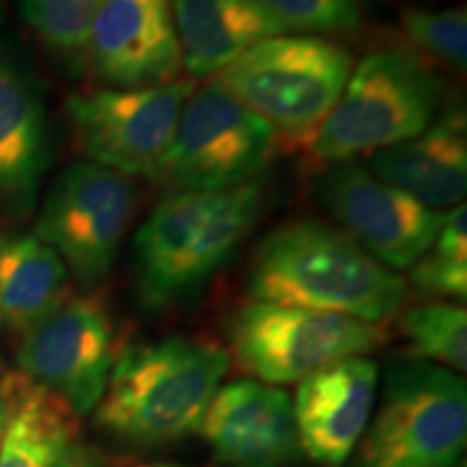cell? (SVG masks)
Returning <instances> with one entry per match:
<instances>
[{
  "label": "cell",
  "instance_id": "cell-1",
  "mask_svg": "<svg viewBox=\"0 0 467 467\" xmlns=\"http://www.w3.org/2000/svg\"><path fill=\"white\" fill-rule=\"evenodd\" d=\"M407 284L340 227L299 219L266 234L249 266L254 301L340 314L370 325L394 317Z\"/></svg>",
  "mask_w": 467,
  "mask_h": 467
},
{
  "label": "cell",
  "instance_id": "cell-2",
  "mask_svg": "<svg viewBox=\"0 0 467 467\" xmlns=\"http://www.w3.org/2000/svg\"><path fill=\"white\" fill-rule=\"evenodd\" d=\"M266 208L262 180L225 191H171L134 234L137 295L165 309L197 295L241 249Z\"/></svg>",
  "mask_w": 467,
  "mask_h": 467
},
{
  "label": "cell",
  "instance_id": "cell-3",
  "mask_svg": "<svg viewBox=\"0 0 467 467\" xmlns=\"http://www.w3.org/2000/svg\"><path fill=\"white\" fill-rule=\"evenodd\" d=\"M227 368V350L197 337L128 344L96 407L98 424L139 446L182 440L202 429Z\"/></svg>",
  "mask_w": 467,
  "mask_h": 467
},
{
  "label": "cell",
  "instance_id": "cell-4",
  "mask_svg": "<svg viewBox=\"0 0 467 467\" xmlns=\"http://www.w3.org/2000/svg\"><path fill=\"white\" fill-rule=\"evenodd\" d=\"M441 96V76L418 52L399 46L368 52L309 139V151L340 165L409 141L433 124Z\"/></svg>",
  "mask_w": 467,
  "mask_h": 467
},
{
  "label": "cell",
  "instance_id": "cell-5",
  "mask_svg": "<svg viewBox=\"0 0 467 467\" xmlns=\"http://www.w3.org/2000/svg\"><path fill=\"white\" fill-rule=\"evenodd\" d=\"M353 67V55L331 39L275 35L244 50L214 80L275 134L312 139Z\"/></svg>",
  "mask_w": 467,
  "mask_h": 467
},
{
  "label": "cell",
  "instance_id": "cell-6",
  "mask_svg": "<svg viewBox=\"0 0 467 467\" xmlns=\"http://www.w3.org/2000/svg\"><path fill=\"white\" fill-rule=\"evenodd\" d=\"M467 440L465 381L429 361L396 364L361 446V467H452Z\"/></svg>",
  "mask_w": 467,
  "mask_h": 467
},
{
  "label": "cell",
  "instance_id": "cell-7",
  "mask_svg": "<svg viewBox=\"0 0 467 467\" xmlns=\"http://www.w3.org/2000/svg\"><path fill=\"white\" fill-rule=\"evenodd\" d=\"M277 134L217 80L192 91L150 180L169 191H225L260 180Z\"/></svg>",
  "mask_w": 467,
  "mask_h": 467
},
{
  "label": "cell",
  "instance_id": "cell-8",
  "mask_svg": "<svg viewBox=\"0 0 467 467\" xmlns=\"http://www.w3.org/2000/svg\"><path fill=\"white\" fill-rule=\"evenodd\" d=\"M234 359L262 383H295L336 361L364 358L385 340L379 325L317 309L249 301L232 314Z\"/></svg>",
  "mask_w": 467,
  "mask_h": 467
},
{
  "label": "cell",
  "instance_id": "cell-9",
  "mask_svg": "<svg viewBox=\"0 0 467 467\" xmlns=\"http://www.w3.org/2000/svg\"><path fill=\"white\" fill-rule=\"evenodd\" d=\"M134 206L137 192L126 175L76 161L50 186L33 234L55 249L67 273L91 288L113 268Z\"/></svg>",
  "mask_w": 467,
  "mask_h": 467
},
{
  "label": "cell",
  "instance_id": "cell-10",
  "mask_svg": "<svg viewBox=\"0 0 467 467\" xmlns=\"http://www.w3.org/2000/svg\"><path fill=\"white\" fill-rule=\"evenodd\" d=\"M192 91V80H173L156 87H107L69 96L67 117L85 161L126 178H150L173 141Z\"/></svg>",
  "mask_w": 467,
  "mask_h": 467
},
{
  "label": "cell",
  "instance_id": "cell-11",
  "mask_svg": "<svg viewBox=\"0 0 467 467\" xmlns=\"http://www.w3.org/2000/svg\"><path fill=\"white\" fill-rule=\"evenodd\" d=\"M17 370L85 416L100 402L115 364V323L100 296H69L17 347Z\"/></svg>",
  "mask_w": 467,
  "mask_h": 467
},
{
  "label": "cell",
  "instance_id": "cell-12",
  "mask_svg": "<svg viewBox=\"0 0 467 467\" xmlns=\"http://www.w3.org/2000/svg\"><path fill=\"white\" fill-rule=\"evenodd\" d=\"M317 192L340 230L389 271L416 265L443 221V213L422 206L355 162L331 165L317 180Z\"/></svg>",
  "mask_w": 467,
  "mask_h": 467
},
{
  "label": "cell",
  "instance_id": "cell-13",
  "mask_svg": "<svg viewBox=\"0 0 467 467\" xmlns=\"http://www.w3.org/2000/svg\"><path fill=\"white\" fill-rule=\"evenodd\" d=\"M85 57L109 87L137 89L178 80L182 50L171 0H100Z\"/></svg>",
  "mask_w": 467,
  "mask_h": 467
},
{
  "label": "cell",
  "instance_id": "cell-14",
  "mask_svg": "<svg viewBox=\"0 0 467 467\" xmlns=\"http://www.w3.org/2000/svg\"><path fill=\"white\" fill-rule=\"evenodd\" d=\"M200 431L214 454L236 467H284L299 454L290 396L254 379L217 389Z\"/></svg>",
  "mask_w": 467,
  "mask_h": 467
},
{
  "label": "cell",
  "instance_id": "cell-15",
  "mask_svg": "<svg viewBox=\"0 0 467 467\" xmlns=\"http://www.w3.org/2000/svg\"><path fill=\"white\" fill-rule=\"evenodd\" d=\"M375 361L350 358L320 368L296 388L295 413L299 448L327 467H340L359 441L375 405Z\"/></svg>",
  "mask_w": 467,
  "mask_h": 467
},
{
  "label": "cell",
  "instance_id": "cell-16",
  "mask_svg": "<svg viewBox=\"0 0 467 467\" xmlns=\"http://www.w3.org/2000/svg\"><path fill=\"white\" fill-rule=\"evenodd\" d=\"M50 156L42 87L25 63L0 52V208L31 213Z\"/></svg>",
  "mask_w": 467,
  "mask_h": 467
},
{
  "label": "cell",
  "instance_id": "cell-17",
  "mask_svg": "<svg viewBox=\"0 0 467 467\" xmlns=\"http://www.w3.org/2000/svg\"><path fill=\"white\" fill-rule=\"evenodd\" d=\"M370 171L437 213L463 203L467 192L465 110L451 104L418 137L372 154Z\"/></svg>",
  "mask_w": 467,
  "mask_h": 467
},
{
  "label": "cell",
  "instance_id": "cell-18",
  "mask_svg": "<svg viewBox=\"0 0 467 467\" xmlns=\"http://www.w3.org/2000/svg\"><path fill=\"white\" fill-rule=\"evenodd\" d=\"M182 67L208 78L266 37L285 35L258 0H171Z\"/></svg>",
  "mask_w": 467,
  "mask_h": 467
},
{
  "label": "cell",
  "instance_id": "cell-19",
  "mask_svg": "<svg viewBox=\"0 0 467 467\" xmlns=\"http://www.w3.org/2000/svg\"><path fill=\"white\" fill-rule=\"evenodd\" d=\"M69 299L63 260L35 234H0V331L26 336Z\"/></svg>",
  "mask_w": 467,
  "mask_h": 467
},
{
  "label": "cell",
  "instance_id": "cell-20",
  "mask_svg": "<svg viewBox=\"0 0 467 467\" xmlns=\"http://www.w3.org/2000/svg\"><path fill=\"white\" fill-rule=\"evenodd\" d=\"M5 426L0 467H52L74 441L76 416L66 402L20 372L0 383Z\"/></svg>",
  "mask_w": 467,
  "mask_h": 467
},
{
  "label": "cell",
  "instance_id": "cell-21",
  "mask_svg": "<svg viewBox=\"0 0 467 467\" xmlns=\"http://www.w3.org/2000/svg\"><path fill=\"white\" fill-rule=\"evenodd\" d=\"M400 329L407 337L413 359L467 370V312L457 303L418 306L402 317Z\"/></svg>",
  "mask_w": 467,
  "mask_h": 467
},
{
  "label": "cell",
  "instance_id": "cell-22",
  "mask_svg": "<svg viewBox=\"0 0 467 467\" xmlns=\"http://www.w3.org/2000/svg\"><path fill=\"white\" fill-rule=\"evenodd\" d=\"M411 282L420 292L441 299L467 296V206L443 213L440 232L426 254L411 266Z\"/></svg>",
  "mask_w": 467,
  "mask_h": 467
},
{
  "label": "cell",
  "instance_id": "cell-23",
  "mask_svg": "<svg viewBox=\"0 0 467 467\" xmlns=\"http://www.w3.org/2000/svg\"><path fill=\"white\" fill-rule=\"evenodd\" d=\"M100 0H17L25 22L52 52L85 57L87 37Z\"/></svg>",
  "mask_w": 467,
  "mask_h": 467
},
{
  "label": "cell",
  "instance_id": "cell-24",
  "mask_svg": "<svg viewBox=\"0 0 467 467\" xmlns=\"http://www.w3.org/2000/svg\"><path fill=\"white\" fill-rule=\"evenodd\" d=\"M407 39L426 57L435 58L454 72L467 67V14L463 7L443 11L407 9L400 16Z\"/></svg>",
  "mask_w": 467,
  "mask_h": 467
},
{
  "label": "cell",
  "instance_id": "cell-25",
  "mask_svg": "<svg viewBox=\"0 0 467 467\" xmlns=\"http://www.w3.org/2000/svg\"><path fill=\"white\" fill-rule=\"evenodd\" d=\"M284 33L325 37L359 31L358 0H258Z\"/></svg>",
  "mask_w": 467,
  "mask_h": 467
},
{
  "label": "cell",
  "instance_id": "cell-26",
  "mask_svg": "<svg viewBox=\"0 0 467 467\" xmlns=\"http://www.w3.org/2000/svg\"><path fill=\"white\" fill-rule=\"evenodd\" d=\"M52 467H104V465L89 446H85V443H78V441H69L66 451L61 452V457L55 461V465Z\"/></svg>",
  "mask_w": 467,
  "mask_h": 467
},
{
  "label": "cell",
  "instance_id": "cell-27",
  "mask_svg": "<svg viewBox=\"0 0 467 467\" xmlns=\"http://www.w3.org/2000/svg\"><path fill=\"white\" fill-rule=\"evenodd\" d=\"M3 426H5V402H3V409H0V435H3Z\"/></svg>",
  "mask_w": 467,
  "mask_h": 467
},
{
  "label": "cell",
  "instance_id": "cell-28",
  "mask_svg": "<svg viewBox=\"0 0 467 467\" xmlns=\"http://www.w3.org/2000/svg\"><path fill=\"white\" fill-rule=\"evenodd\" d=\"M161 467H182V465H161Z\"/></svg>",
  "mask_w": 467,
  "mask_h": 467
},
{
  "label": "cell",
  "instance_id": "cell-29",
  "mask_svg": "<svg viewBox=\"0 0 467 467\" xmlns=\"http://www.w3.org/2000/svg\"><path fill=\"white\" fill-rule=\"evenodd\" d=\"M0 409H3V396H0Z\"/></svg>",
  "mask_w": 467,
  "mask_h": 467
},
{
  "label": "cell",
  "instance_id": "cell-30",
  "mask_svg": "<svg viewBox=\"0 0 467 467\" xmlns=\"http://www.w3.org/2000/svg\"><path fill=\"white\" fill-rule=\"evenodd\" d=\"M358 3H366V0H358Z\"/></svg>",
  "mask_w": 467,
  "mask_h": 467
}]
</instances>
